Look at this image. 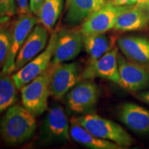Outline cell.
Returning <instances> with one entry per match:
<instances>
[{"label":"cell","mask_w":149,"mask_h":149,"mask_svg":"<svg viewBox=\"0 0 149 149\" xmlns=\"http://www.w3.org/2000/svg\"><path fill=\"white\" fill-rule=\"evenodd\" d=\"M70 137L79 144L93 149H123L116 143L95 137L79 124L75 117L70 120Z\"/></svg>","instance_id":"18"},{"label":"cell","mask_w":149,"mask_h":149,"mask_svg":"<svg viewBox=\"0 0 149 149\" xmlns=\"http://www.w3.org/2000/svg\"><path fill=\"white\" fill-rule=\"evenodd\" d=\"M45 0H30V8L32 13L38 17L41 8Z\"/></svg>","instance_id":"25"},{"label":"cell","mask_w":149,"mask_h":149,"mask_svg":"<svg viewBox=\"0 0 149 149\" xmlns=\"http://www.w3.org/2000/svg\"><path fill=\"white\" fill-rule=\"evenodd\" d=\"M75 118L80 125L99 138L113 141L124 148L135 143L132 136L113 121L93 113H86Z\"/></svg>","instance_id":"2"},{"label":"cell","mask_w":149,"mask_h":149,"mask_svg":"<svg viewBox=\"0 0 149 149\" xmlns=\"http://www.w3.org/2000/svg\"><path fill=\"white\" fill-rule=\"evenodd\" d=\"M84 46L83 35L80 31L62 30L57 33L51 66L72 60L80 53Z\"/></svg>","instance_id":"9"},{"label":"cell","mask_w":149,"mask_h":149,"mask_svg":"<svg viewBox=\"0 0 149 149\" xmlns=\"http://www.w3.org/2000/svg\"><path fill=\"white\" fill-rule=\"evenodd\" d=\"M51 69H48L21 88L23 106L35 116L42 115L48 108Z\"/></svg>","instance_id":"3"},{"label":"cell","mask_w":149,"mask_h":149,"mask_svg":"<svg viewBox=\"0 0 149 149\" xmlns=\"http://www.w3.org/2000/svg\"><path fill=\"white\" fill-rule=\"evenodd\" d=\"M48 30L42 24L33 28L17 55L14 72L32 60L45 49L48 43Z\"/></svg>","instance_id":"11"},{"label":"cell","mask_w":149,"mask_h":149,"mask_svg":"<svg viewBox=\"0 0 149 149\" xmlns=\"http://www.w3.org/2000/svg\"><path fill=\"white\" fill-rule=\"evenodd\" d=\"M39 19L33 14L20 15L11 29L10 51L6 63L1 72L6 74L14 72V66L18 52L23 46Z\"/></svg>","instance_id":"6"},{"label":"cell","mask_w":149,"mask_h":149,"mask_svg":"<svg viewBox=\"0 0 149 149\" xmlns=\"http://www.w3.org/2000/svg\"><path fill=\"white\" fill-rule=\"evenodd\" d=\"M117 46L125 57L143 64H149V39L141 36L122 37Z\"/></svg>","instance_id":"14"},{"label":"cell","mask_w":149,"mask_h":149,"mask_svg":"<svg viewBox=\"0 0 149 149\" xmlns=\"http://www.w3.org/2000/svg\"><path fill=\"white\" fill-rule=\"evenodd\" d=\"M36 127L35 115L24 106L14 104L0 122V135L6 144H19L31 138Z\"/></svg>","instance_id":"1"},{"label":"cell","mask_w":149,"mask_h":149,"mask_svg":"<svg viewBox=\"0 0 149 149\" xmlns=\"http://www.w3.org/2000/svg\"><path fill=\"white\" fill-rule=\"evenodd\" d=\"M19 15L33 14L30 8L29 0H16Z\"/></svg>","instance_id":"24"},{"label":"cell","mask_w":149,"mask_h":149,"mask_svg":"<svg viewBox=\"0 0 149 149\" xmlns=\"http://www.w3.org/2000/svg\"><path fill=\"white\" fill-rule=\"evenodd\" d=\"M17 90L13 76L0 72V113L14 105L17 100Z\"/></svg>","instance_id":"20"},{"label":"cell","mask_w":149,"mask_h":149,"mask_svg":"<svg viewBox=\"0 0 149 149\" xmlns=\"http://www.w3.org/2000/svg\"><path fill=\"white\" fill-rule=\"evenodd\" d=\"M0 25V69H2L8 59L10 51L11 29Z\"/></svg>","instance_id":"22"},{"label":"cell","mask_w":149,"mask_h":149,"mask_svg":"<svg viewBox=\"0 0 149 149\" xmlns=\"http://www.w3.org/2000/svg\"><path fill=\"white\" fill-rule=\"evenodd\" d=\"M119 116L128 128L135 133H149V111L133 103H125L120 107Z\"/></svg>","instance_id":"13"},{"label":"cell","mask_w":149,"mask_h":149,"mask_svg":"<svg viewBox=\"0 0 149 149\" xmlns=\"http://www.w3.org/2000/svg\"><path fill=\"white\" fill-rule=\"evenodd\" d=\"M51 95L60 100L77 83L79 79L77 66L75 63H61L51 66Z\"/></svg>","instance_id":"12"},{"label":"cell","mask_w":149,"mask_h":149,"mask_svg":"<svg viewBox=\"0 0 149 149\" xmlns=\"http://www.w3.org/2000/svg\"><path fill=\"white\" fill-rule=\"evenodd\" d=\"M129 6H118L107 0L103 6L91 14L82 23L81 31L83 36L102 34L113 29L118 16Z\"/></svg>","instance_id":"5"},{"label":"cell","mask_w":149,"mask_h":149,"mask_svg":"<svg viewBox=\"0 0 149 149\" xmlns=\"http://www.w3.org/2000/svg\"><path fill=\"white\" fill-rule=\"evenodd\" d=\"M136 6L149 11V0H134Z\"/></svg>","instance_id":"26"},{"label":"cell","mask_w":149,"mask_h":149,"mask_svg":"<svg viewBox=\"0 0 149 149\" xmlns=\"http://www.w3.org/2000/svg\"><path fill=\"white\" fill-rule=\"evenodd\" d=\"M64 0H45L41 8L38 18L48 30H52L60 15Z\"/></svg>","instance_id":"21"},{"label":"cell","mask_w":149,"mask_h":149,"mask_svg":"<svg viewBox=\"0 0 149 149\" xmlns=\"http://www.w3.org/2000/svg\"><path fill=\"white\" fill-rule=\"evenodd\" d=\"M138 97L141 100L146 102V103L149 104V90L144 92H141L138 94Z\"/></svg>","instance_id":"28"},{"label":"cell","mask_w":149,"mask_h":149,"mask_svg":"<svg viewBox=\"0 0 149 149\" xmlns=\"http://www.w3.org/2000/svg\"><path fill=\"white\" fill-rule=\"evenodd\" d=\"M118 49L115 47L97 60L89 63L81 74L84 80L100 77L120 84V78L117 64Z\"/></svg>","instance_id":"10"},{"label":"cell","mask_w":149,"mask_h":149,"mask_svg":"<svg viewBox=\"0 0 149 149\" xmlns=\"http://www.w3.org/2000/svg\"><path fill=\"white\" fill-rule=\"evenodd\" d=\"M99 97L97 86L91 81H84L67 93V107L77 114L88 113L95 107Z\"/></svg>","instance_id":"8"},{"label":"cell","mask_w":149,"mask_h":149,"mask_svg":"<svg viewBox=\"0 0 149 149\" xmlns=\"http://www.w3.org/2000/svg\"><path fill=\"white\" fill-rule=\"evenodd\" d=\"M17 13L16 0H0V17H11Z\"/></svg>","instance_id":"23"},{"label":"cell","mask_w":149,"mask_h":149,"mask_svg":"<svg viewBox=\"0 0 149 149\" xmlns=\"http://www.w3.org/2000/svg\"><path fill=\"white\" fill-rule=\"evenodd\" d=\"M83 43L86 51L89 55L91 62L97 60L113 47V42L105 33L83 36Z\"/></svg>","instance_id":"19"},{"label":"cell","mask_w":149,"mask_h":149,"mask_svg":"<svg viewBox=\"0 0 149 149\" xmlns=\"http://www.w3.org/2000/svg\"><path fill=\"white\" fill-rule=\"evenodd\" d=\"M149 26V11L130 5L117 17L113 29L121 32L144 30Z\"/></svg>","instance_id":"15"},{"label":"cell","mask_w":149,"mask_h":149,"mask_svg":"<svg viewBox=\"0 0 149 149\" xmlns=\"http://www.w3.org/2000/svg\"><path fill=\"white\" fill-rule=\"evenodd\" d=\"M45 128L47 135L52 139H69V124L66 113L60 106H54L49 109L45 120Z\"/></svg>","instance_id":"17"},{"label":"cell","mask_w":149,"mask_h":149,"mask_svg":"<svg viewBox=\"0 0 149 149\" xmlns=\"http://www.w3.org/2000/svg\"><path fill=\"white\" fill-rule=\"evenodd\" d=\"M107 1V0H67L65 21L70 25L83 23Z\"/></svg>","instance_id":"16"},{"label":"cell","mask_w":149,"mask_h":149,"mask_svg":"<svg viewBox=\"0 0 149 149\" xmlns=\"http://www.w3.org/2000/svg\"><path fill=\"white\" fill-rule=\"evenodd\" d=\"M112 3L118 6H130L135 4L134 0H110Z\"/></svg>","instance_id":"27"},{"label":"cell","mask_w":149,"mask_h":149,"mask_svg":"<svg viewBox=\"0 0 149 149\" xmlns=\"http://www.w3.org/2000/svg\"><path fill=\"white\" fill-rule=\"evenodd\" d=\"M57 39V33H53L45 49L13 74L18 90L48 70L53 59Z\"/></svg>","instance_id":"4"},{"label":"cell","mask_w":149,"mask_h":149,"mask_svg":"<svg viewBox=\"0 0 149 149\" xmlns=\"http://www.w3.org/2000/svg\"><path fill=\"white\" fill-rule=\"evenodd\" d=\"M10 18V17H0V25L1 24H6L9 21Z\"/></svg>","instance_id":"29"},{"label":"cell","mask_w":149,"mask_h":149,"mask_svg":"<svg viewBox=\"0 0 149 149\" xmlns=\"http://www.w3.org/2000/svg\"><path fill=\"white\" fill-rule=\"evenodd\" d=\"M117 64L121 86L130 91H139L149 86L148 67L126 59L119 53Z\"/></svg>","instance_id":"7"}]
</instances>
